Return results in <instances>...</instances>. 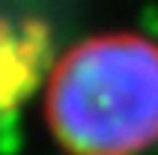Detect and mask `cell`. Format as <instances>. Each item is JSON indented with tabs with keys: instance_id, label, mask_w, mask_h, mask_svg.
Returning a JSON list of instances; mask_svg holds the SVG:
<instances>
[{
	"instance_id": "obj_2",
	"label": "cell",
	"mask_w": 158,
	"mask_h": 155,
	"mask_svg": "<svg viewBox=\"0 0 158 155\" xmlns=\"http://www.w3.org/2000/svg\"><path fill=\"white\" fill-rule=\"evenodd\" d=\"M48 54L45 24L0 18V116L15 111L33 93Z\"/></svg>"
},
{
	"instance_id": "obj_1",
	"label": "cell",
	"mask_w": 158,
	"mask_h": 155,
	"mask_svg": "<svg viewBox=\"0 0 158 155\" xmlns=\"http://www.w3.org/2000/svg\"><path fill=\"white\" fill-rule=\"evenodd\" d=\"M45 116L72 155H140L158 143V42L93 36L54 66Z\"/></svg>"
}]
</instances>
